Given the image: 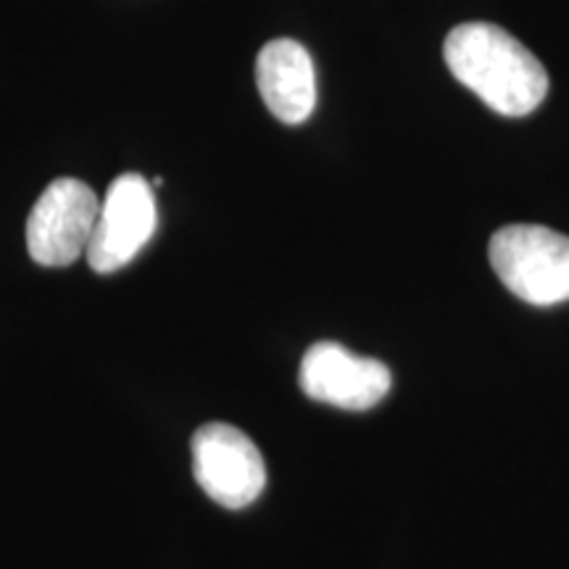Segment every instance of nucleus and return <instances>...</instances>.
<instances>
[{
	"label": "nucleus",
	"instance_id": "f257e3e1",
	"mask_svg": "<svg viewBox=\"0 0 569 569\" xmlns=\"http://www.w3.org/2000/svg\"><path fill=\"white\" fill-rule=\"evenodd\" d=\"M443 59L457 80L503 117H528L549 92V74L507 30L467 21L448 32Z\"/></svg>",
	"mask_w": 569,
	"mask_h": 569
},
{
	"label": "nucleus",
	"instance_id": "f03ea898",
	"mask_svg": "<svg viewBox=\"0 0 569 569\" xmlns=\"http://www.w3.org/2000/svg\"><path fill=\"white\" fill-rule=\"evenodd\" d=\"M490 267L525 303L569 301V238L538 224L501 227L488 246Z\"/></svg>",
	"mask_w": 569,
	"mask_h": 569
},
{
	"label": "nucleus",
	"instance_id": "7ed1b4c3",
	"mask_svg": "<svg viewBox=\"0 0 569 569\" xmlns=\"http://www.w3.org/2000/svg\"><path fill=\"white\" fill-rule=\"evenodd\" d=\"M101 203L90 184L61 177L42 190L27 219V251L40 267H69L88 253Z\"/></svg>",
	"mask_w": 569,
	"mask_h": 569
},
{
	"label": "nucleus",
	"instance_id": "20e7f679",
	"mask_svg": "<svg viewBox=\"0 0 569 569\" xmlns=\"http://www.w3.org/2000/svg\"><path fill=\"white\" fill-rule=\"evenodd\" d=\"M193 478L224 509L251 507L267 486V465L251 438L227 422L198 427L190 440Z\"/></svg>",
	"mask_w": 569,
	"mask_h": 569
},
{
	"label": "nucleus",
	"instance_id": "39448f33",
	"mask_svg": "<svg viewBox=\"0 0 569 569\" xmlns=\"http://www.w3.org/2000/svg\"><path fill=\"white\" fill-rule=\"evenodd\" d=\"M159 224L153 184L142 174L117 177L106 190L96 232L88 248V264L98 274H111L130 264Z\"/></svg>",
	"mask_w": 569,
	"mask_h": 569
},
{
	"label": "nucleus",
	"instance_id": "423d86ee",
	"mask_svg": "<svg viewBox=\"0 0 569 569\" xmlns=\"http://www.w3.org/2000/svg\"><path fill=\"white\" fill-rule=\"evenodd\" d=\"M298 386L309 398L348 411L377 407L393 386L390 369L377 359L356 356L340 343H315L306 351Z\"/></svg>",
	"mask_w": 569,
	"mask_h": 569
},
{
	"label": "nucleus",
	"instance_id": "0eeeda50",
	"mask_svg": "<svg viewBox=\"0 0 569 569\" xmlns=\"http://www.w3.org/2000/svg\"><path fill=\"white\" fill-rule=\"evenodd\" d=\"M256 88L282 124L306 122L317 106V74L309 51L290 38L267 42L256 59Z\"/></svg>",
	"mask_w": 569,
	"mask_h": 569
}]
</instances>
